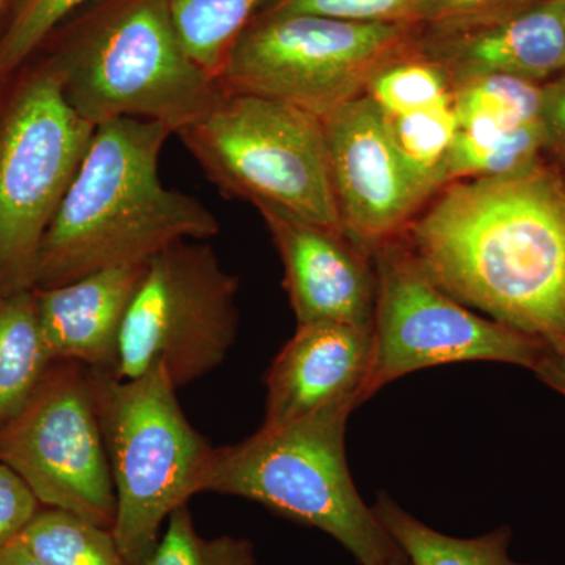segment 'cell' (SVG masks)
I'll return each mask as SVG.
<instances>
[{"label":"cell","mask_w":565,"mask_h":565,"mask_svg":"<svg viewBox=\"0 0 565 565\" xmlns=\"http://www.w3.org/2000/svg\"><path fill=\"white\" fill-rule=\"evenodd\" d=\"M401 233L424 273L486 318L565 353V172L460 180Z\"/></svg>","instance_id":"obj_1"},{"label":"cell","mask_w":565,"mask_h":565,"mask_svg":"<svg viewBox=\"0 0 565 565\" xmlns=\"http://www.w3.org/2000/svg\"><path fill=\"white\" fill-rule=\"evenodd\" d=\"M173 136L161 122H103L41 243L35 288H57L114 267L143 266L184 241L221 232L214 212L163 185L159 161Z\"/></svg>","instance_id":"obj_2"},{"label":"cell","mask_w":565,"mask_h":565,"mask_svg":"<svg viewBox=\"0 0 565 565\" xmlns=\"http://www.w3.org/2000/svg\"><path fill=\"white\" fill-rule=\"evenodd\" d=\"M35 55L57 77L71 109L96 128L137 118L177 136L222 92L182 46L169 0H95L63 21Z\"/></svg>","instance_id":"obj_3"},{"label":"cell","mask_w":565,"mask_h":565,"mask_svg":"<svg viewBox=\"0 0 565 565\" xmlns=\"http://www.w3.org/2000/svg\"><path fill=\"white\" fill-rule=\"evenodd\" d=\"M355 411L326 408L296 422L262 426L239 444L214 449L203 492L233 494L316 527L360 565H384L401 552L364 503L345 457Z\"/></svg>","instance_id":"obj_4"},{"label":"cell","mask_w":565,"mask_h":565,"mask_svg":"<svg viewBox=\"0 0 565 565\" xmlns=\"http://www.w3.org/2000/svg\"><path fill=\"white\" fill-rule=\"evenodd\" d=\"M117 511L111 527L129 565H145L177 509L203 492L214 446L185 418L166 367L132 381L90 370Z\"/></svg>","instance_id":"obj_5"},{"label":"cell","mask_w":565,"mask_h":565,"mask_svg":"<svg viewBox=\"0 0 565 565\" xmlns=\"http://www.w3.org/2000/svg\"><path fill=\"white\" fill-rule=\"evenodd\" d=\"M177 136L223 195L343 230L322 120L310 111L222 88Z\"/></svg>","instance_id":"obj_6"},{"label":"cell","mask_w":565,"mask_h":565,"mask_svg":"<svg viewBox=\"0 0 565 565\" xmlns=\"http://www.w3.org/2000/svg\"><path fill=\"white\" fill-rule=\"evenodd\" d=\"M95 131L39 55L0 85V296L35 288L44 234Z\"/></svg>","instance_id":"obj_7"},{"label":"cell","mask_w":565,"mask_h":565,"mask_svg":"<svg viewBox=\"0 0 565 565\" xmlns=\"http://www.w3.org/2000/svg\"><path fill=\"white\" fill-rule=\"evenodd\" d=\"M405 22L256 17L230 51L217 82L230 92L292 104L322 118L366 93L384 66L415 46Z\"/></svg>","instance_id":"obj_8"},{"label":"cell","mask_w":565,"mask_h":565,"mask_svg":"<svg viewBox=\"0 0 565 565\" xmlns=\"http://www.w3.org/2000/svg\"><path fill=\"white\" fill-rule=\"evenodd\" d=\"M375 310L370 370L359 405L397 379L444 364L494 362L535 371L550 351L476 313L429 277L401 234L373 250Z\"/></svg>","instance_id":"obj_9"},{"label":"cell","mask_w":565,"mask_h":565,"mask_svg":"<svg viewBox=\"0 0 565 565\" xmlns=\"http://www.w3.org/2000/svg\"><path fill=\"white\" fill-rule=\"evenodd\" d=\"M239 280L207 244H174L145 267L111 375L132 381L163 366L178 390L217 370L239 330Z\"/></svg>","instance_id":"obj_10"},{"label":"cell","mask_w":565,"mask_h":565,"mask_svg":"<svg viewBox=\"0 0 565 565\" xmlns=\"http://www.w3.org/2000/svg\"><path fill=\"white\" fill-rule=\"evenodd\" d=\"M0 462L28 482L44 508L114 527L117 498L84 364L52 363L28 404L0 427Z\"/></svg>","instance_id":"obj_11"},{"label":"cell","mask_w":565,"mask_h":565,"mask_svg":"<svg viewBox=\"0 0 565 565\" xmlns=\"http://www.w3.org/2000/svg\"><path fill=\"white\" fill-rule=\"evenodd\" d=\"M341 226L373 253L427 202L401 158L384 111L364 93L322 118Z\"/></svg>","instance_id":"obj_12"},{"label":"cell","mask_w":565,"mask_h":565,"mask_svg":"<svg viewBox=\"0 0 565 565\" xmlns=\"http://www.w3.org/2000/svg\"><path fill=\"white\" fill-rule=\"evenodd\" d=\"M256 210L280 253L297 326L330 322L373 329V253L343 230L299 221L270 206Z\"/></svg>","instance_id":"obj_13"},{"label":"cell","mask_w":565,"mask_h":565,"mask_svg":"<svg viewBox=\"0 0 565 565\" xmlns=\"http://www.w3.org/2000/svg\"><path fill=\"white\" fill-rule=\"evenodd\" d=\"M373 351V329L300 323L266 375L264 426L296 422L332 407H359Z\"/></svg>","instance_id":"obj_14"},{"label":"cell","mask_w":565,"mask_h":565,"mask_svg":"<svg viewBox=\"0 0 565 565\" xmlns=\"http://www.w3.org/2000/svg\"><path fill=\"white\" fill-rule=\"evenodd\" d=\"M415 47L448 73L452 87L493 74L544 84L565 73V0L463 31L418 29Z\"/></svg>","instance_id":"obj_15"},{"label":"cell","mask_w":565,"mask_h":565,"mask_svg":"<svg viewBox=\"0 0 565 565\" xmlns=\"http://www.w3.org/2000/svg\"><path fill=\"white\" fill-rule=\"evenodd\" d=\"M145 267H114L57 288H33L41 332L54 362L111 374L122 321Z\"/></svg>","instance_id":"obj_16"},{"label":"cell","mask_w":565,"mask_h":565,"mask_svg":"<svg viewBox=\"0 0 565 565\" xmlns=\"http://www.w3.org/2000/svg\"><path fill=\"white\" fill-rule=\"evenodd\" d=\"M52 363L33 289L0 296V427L28 404Z\"/></svg>","instance_id":"obj_17"},{"label":"cell","mask_w":565,"mask_h":565,"mask_svg":"<svg viewBox=\"0 0 565 565\" xmlns=\"http://www.w3.org/2000/svg\"><path fill=\"white\" fill-rule=\"evenodd\" d=\"M371 508L412 565H544L512 559L509 555L512 530L509 526L497 527L479 537L459 539L427 526L384 492L377 494Z\"/></svg>","instance_id":"obj_18"},{"label":"cell","mask_w":565,"mask_h":565,"mask_svg":"<svg viewBox=\"0 0 565 565\" xmlns=\"http://www.w3.org/2000/svg\"><path fill=\"white\" fill-rule=\"evenodd\" d=\"M546 152L548 140L542 121L508 131L459 129L449 159L448 184L523 172L545 161Z\"/></svg>","instance_id":"obj_19"},{"label":"cell","mask_w":565,"mask_h":565,"mask_svg":"<svg viewBox=\"0 0 565 565\" xmlns=\"http://www.w3.org/2000/svg\"><path fill=\"white\" fill-rule=\"evenodd\" d=\"M263 3L264 0H169L182 46L215 79Z\"/></svg>","instance_id":"obj_20"},{"label":"cell","mask_w":565,"mask_h":565,"mask_svg":"<svg viewBox=\"0 0 565 565\" xmlns=\"http://www.w3.org/2000/svg\"><path fill=\"white\" fill-rule=\"evenodd\" d=\"M20 541L44 565H129L111 530L62 509H41Z\"/></svg>","instance_id":"obj_21"},{"label":"cell","mask_w":565,"mask_h":565,"mask_svg":"<svg viewBox=\"0 0 565 565\" xmlns=\"http://www.w3.org/2000/svg\"><path fill=\"white\" fill-rule=\"evenodd\" d=\"M385 118L405 167L430 199L448 184L449 159L459 132L455 103Z\"/></svg>","instance_id":"obj_22"},{"label":"cell","mask_w":565,"mask_h":565,"mask_svg":"<svg viewBox=\"0 0 565 565\" xmlns=\"http://www.w3.org/2000/svg\"><path fill=\"white\" fill-rule=\"evenodd\" d=\"M459 129L522 128L541 121L542 84L522 77L482 76L455 87Z\"/></svg>","instance_id":"obj_23"},{"label":"cell","mask_w":565,"mask_h":565,"mask_svg":"<svg viewBox=\"0 0 565 565\" xmlns=\"http://www.w3.org/2000/svg\"><path fill=\"white\" fill-rule=\"evenodd\" d=\"M366 95L386 117L455 103V87L448 73L419 54L415 46L375 73L367 84Z\"/></svg>","instance_id":"obj_24"},{"label":"cell","mask_w":565,"mask_h":565,"mask_svg":"<svg viewBox=\"0 0 565 565\" xmlns=\"http://www.w3.org/2000/svg\"><path fill=\"white\" fill-rule=\"evenodd\" d=\"M95 0H11L0 25V85L21 70L71 14Z\"/></svg>","instance_id":"obj_25"},{"label":"cell","mask_w":565,"mask_h":565,"mask_svg":"<svg viewBox=\"0 0 565 565\" xmlns=\"http://www.w3.org/2000/svg\"><path fill=\"white\" fill-rule=\"evenodd\" d=\"M145 565H262L247 539L221 535L206 539L196 533L188 505L177 509L166 533Z\"/></svg>","instance_id":"obj_26"},{"label":"cell","mask_w":565,"mask_h":565,"mask_svg":"<svg viewBox=\"0 0 565 565\" xmlns=\"http://www.w3.org/2000/svg\"><path fill=\"white\" fill-rule=\"evenodd\" d=\"M545 0H411L405 24L423 32H452L508 20Z\"/></svg>","instance_id":"obj_27"},{"label":"cell","mask_w":565,"mask_h":565,"mask_svg":"<svg viewBox=\"0 0 565 565\" xmlns=\"http://www.w3.org/2000/svg\"><path fill=\"white\" fill-rule=\"evenodd\" d=\"M408 2L411 0H264L256 17L313 14L356 22H404Z\"/></svg>","instance_id":"obj_28"},{"label":"cell","mask_w":565,"mask_h":565,"mask_svg":"<svg viewBox=\"0 0 565 565\" xmlns=\"http://www.w3.org/2000/svg\"><path fill=\"white\" fill-rule=\"evenodd\" d=\"M43 508L28 482L0 462V550L18 541Z\"/></svg>","instance_id":"obj_29"},{"label":"cell","mask_w":565,"mask_h":565,"mask_svg":"<svg viewBox=\"0 0 565 565\" xmlns=\"http://www.w3.org/2000/svg\"><path fill=\"white\" fill-rule=\"evenodd\" d=\"M541 121L548 152L565 163V73L542 84Z\"/></svg>","instance_id":"obj_30"},{"label":"cell","mask_w":565,"mask_h":565,"mask_svg":"<svg viewBox=\"0 0 565 565\" xmlns=\"http://www.w3.org/2000/svg\"><path fill=\"white\" fill-rule=\"evenodd\" d=\"M534 373L545 385L565 397V353L546 351Z\"/></svg>","instance_id":"obj_31"},{"label":"cell","mask_w":565,"mask_h":565,"mask_svg":"<svg viewBox=\"0 0 565 565\" xmlns=\"http://www.w3.org/2000/svg\"><path fill=\"white\" fill-rule=\"evenodd\" d=\"M0 565H44L20 539L0 550Z\"/></svg>","instance_id":"obj_32"},{"label":"cell","mask_w":565,"mask_h":565,"mask_svg":"<svg viewBox=\"0 0 565 565\" xmlns=\"http://www.w3.org/2000/svg\"><path fill=\"white\" fill-rule=\"evenodd\" d=\"M11 0H0V25L6 20L7 11H9Z\"/></svg>","instance_id":"obj_33"},{"label":"cell","mask_w":565,"mask_h":565,"mask_svg":"<svg viewBox=\"0 0 565 565\" xmlns=\"http://www.w3.org/2000/svg\"><path fill=\"white\" fill-rule=\"evenodd\" d=\"M384 565H412V564L408 563L407 557H405L403 555V553H401L399 556L394 557V559L390 561V563H386Z\"/></svg>","instance_id":"obj_34"}]
</instances>
